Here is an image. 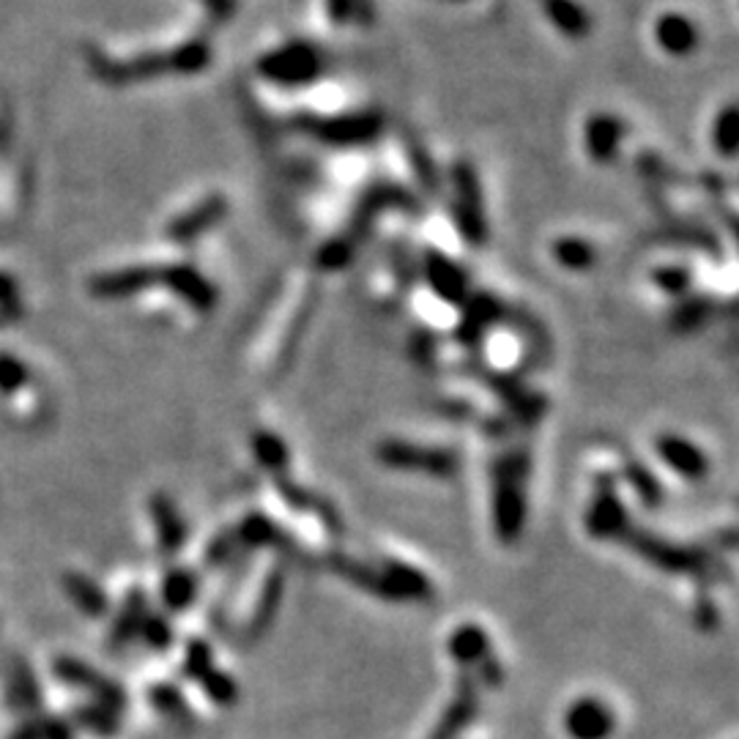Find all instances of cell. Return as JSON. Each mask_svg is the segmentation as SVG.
<instances>
[{
  "instance_id": "1",
  "label": "cell",
  "mask_w": 739,
  "mask_h": 739,
  "mask_svg": "<svg viewBox=\"0 0 739 739\" xmlns=\"http://www.w3.org/2000/svg\"><path fill=\"white\" fill-rule=\"evenodd\" d=\"M526 474H529V460L520 452L504 454L493 465V526H496V536L504 542H515L523 531Z\"/></svg>"
},
{
  "instance_id": "2",
  "label": "cell",
  "mask_w": 739,
  "mask_h": 739,
  "mask_svg": "<svg viewBox=\"0 0 739 739\" xmlns=\"http://www.w3.org/2000/svg\"><path fill=\"white\" fill-rule=\"evenodd\" d=\"M299 129L312 140L334 148H356L378 140L383 131V118L378 113H348L323 118V115H304L299 118Z\"/></svg>"
},
{
  "instance_id": "3",
  "label": "cell",
  "mask_w": 739,
  "mask_h": 739,
  "mask_svg": "<svg viewBox=\"0 0 739 739\" xmlns=\"http://www.w3.org/2000/svg\"><path fill=\"white\" fill-rule=\"evenodd\" d=\"M255 71L263 80L274 82L282 88L307 85L315 80L323 71V58L312 44L307 42H290L282 47L272 49V53L261 55L255 63Z\"/></svg>"
},
{
  "instance_id": "4",
  "label": "cell",
  "mask_w": 739,
  "mask_h": 739,
  "mask_svg": "<svg viewBox=\"0 0 739 739\" xmlns=\"http://www.w3.org/2000/svg\"><path fill=\"white\" fill-rule=\"evenodd\" d=\"M452 219L469 244L480 246L487 239L485 206H482L480 173L471 162H458L452 168Z\"/></svg>"
},
{
  "instance_id": "5",
  "label": "cell",
  "mask_w": 739,
  "mask_h": 739,
  "mask_svg": "<svg viewBox=\"0 0 739 739\" xmlns=\"http://www.w3.org/2000/svg\"><path fill=\"white\" fill-rule=\"evenodd\" d=\"M378 458L392 469L405 471H422L430 476H449L458 469V460L449 449L438 447H416V443L405 441H383L378 447Z\"/></svg>"
},
{
  "instance_id": "6",
  "label": "cell",
  "mask_w": 739,
  "mask_h": 739,
  "mask_svg": "<svg viewBox=\"0 0 739 739\" xmlns=\"http://www.w3.org/2000/svg\"><path fill=\"white\" fill-rule=\"evenodd\" d=\"M422 274H425L432 293L441 301H447V304L463 307L465 299L471 296L465 272L452 261V257L443 255V252L427 250L425 255H422Z\"/></svg>"
},
{
  "instance_id": "7",
  "label": "cell",
  "mask_w": 739,
  "mask_h": 739,
  "mask_svg": "<svg viewBox=\"0 0 739 739\" xmlns=\"http://www.w3.org/2000/svg\"><path fill=\"white\" fill-rule=\"evenodd\" d=\"M564 728L573 739H608L616 728L613 709L597 695H580L564 715Z\"/></svg>"
},
{
  "instance_id": "8",
  "label": "cell",
  "mask_w": 739,
  "mask_h": 739,
  "mask_svg": "<svg viewBox=\"0 0 739 739\" xmlns=\"http://www.w3.org/2000/svg\"><path fill=\"white\" fill-rule=\"evenodd\" d=\"M655 447L662 463L671 471H677V474H682L684 480H704L706 471H709V458L690 438L677 436V432H662Z\"/></svg>"
},
{
  "instance_id": "9",
  "label": "cell",
  "mask_w": 739,
  "mask_h": 739,
  "mask_svg": "<svg viewBox=\"0 0 739 739\" xmlns=\"http://www.w3.org/2000/svg\"><path fill=\"white\" fill-rule=\"evenodd\" d=\"M624 124L611 113H597L589 118L584 129V146L586 153L594 159L597 164H611L616 159L619 146H622Z\"/></svg>"
},
{
  "instance_id": "10",
  "label": "cell",
  "mask_w": 739,
  "mask_h": 739,
  "mask_svg": "<svg viewBox=\"0 0 739 739\" xmlns=\"http://www.w3.org/2000/svg\"><path fill=\"white\" fill-rule=\"evenodd\" d=\"M624 509L622 501L616 498V490H613V480L611 476H602L600 487H597V498L591 501L589 518H586V526L594 536H616L624 531Z\"/></svg>"
},
{
  "instance_id": "11",
  "label": "cell",
  "mask_w": 739,
  "mask_h": 739,
  "mask_svg": "<svg viewBox=\"0 0 739 739\" xmlns=\"http://www.w3.org/2000/svg\"><path fill=\"white\" fill-rule=\"evenodd\" d=\"M164 282L173 288L175 296H181L195 310L208 312L217 304V290H213V285L195 266H170L168 274H164Z\"/></svg>"
},
{
  "instance_id": "12",
  "label": "cell",
  "mask_w": 739,
  "mask_h": 739,
  "mask_svg": "<svg viewBox=\"0 0 739 739\" xmlns=\"http://www.w3.org/2000/svg\"><path fill=\"white\" fill-rule=\"evenodd\" d=\"M463 307H465V312L458 323V339L463 345H476L482 337H485L487 328L498 321V315H501V304H498L493 296L480 293V296H469Z\"/></svg>"
},
{
  "instance_id": "13",
  "label": "cell",
  "mask_w": 739,
  "mask_h": 739,
  "mask_svg": "<svg viewBox=\"0 0 739 739\" xmlns=\"http://www.w3.org/2000/svg\"><path fill=\"white\" fill-rule=\"evenodd\" d=\"M228 213V200L222 195H211L200 203V206L189 208L184 217H178L170 228V239L175 241H192L197 235H203L206 230H211L213 224H219V219Z\"/></svg>"
},
{
  "instance_id": "14",
  "label": "cell",
  "mask_w": 739,
  "mask_h": 739,
  "mask_svg": "<svg viewBox=\"0 0 739 739\" xmlns=\"http://www.w3.org/2000/svg\"><path fill=\"white\" fill-rule=\"evenodd\" d=\"M655 38L668 55L684 58L698 47V27L684 14H662L655 25Z\"/></svg>"
},
{
  "instance_id": "15",
  "label": "cell",
  "mask_w": 739,
  "mask_h": 739,
  "mask_svg": "<svg viewBox=\"0 0 739 739\" xmlns=\"http://www.w3.org/2000/svg\"><path fill=\"white\" fill-rule=\"evenodd\" d=\"M378 578L383 580V594L403 597V600H419V597L430 594V584H427L425 575L419 569L408 567V564L394 562V558L386 562V567H383V573Z\"/></svg>"
},
{
  "instance_id": "16",
  "label": "cell",
  "mask_w": 739,
  "mask_h": 739,
  "mask_svg": "<svg viewBox=\"0 0 739 739\" xmlns=\"http://www.w3.org/2000/svg\"><path fill=\"white\" fill-rule=\"evenodd\" d=\"M151 520H153V529H157L159 547H162V551L173 553L186 536L184 518H181V512L175 509V504L170 501L168 496H153L151 498Z\"/></svg>"
},
{
  "instance_id": "17",
  "label": "cell",
  "mask_w": 739,
  "mask_h": 739,
  "mask_svg": "<svg viewBox=\"0 0 739 739\" xmlns=\"http://www.w3.org/2000/svg\"><path fill=\"white\" fill-rule=\"evenodd\" d=\"M487 649H490V640H487V633L480 627V624H463L452 633L449 638V655L460 662V666H480L482 660L487 657Z\"/></svg>"
},
{
  "instance_id": "18",
  "label": "cell",
  "mask_w": 739,
  "mask_h": 739,
  "mask_svg": "<svg viewBox=\"0 0 739 739\" xmlns=\"http://www.w3.org/2000/svg\"><path fill=\"white\" fill-rule=\"evenodd\" d=\"M547 20L567 38H584L589 33V14L575 0H542Z\"/></svg>"
},
{
  "instance_id": "19",
  "label": "cell",
  "mask_w": 739,
  "mask_h": 739,
  "mask_svg": "<svg viewBox=\"0 0 739 739\" xmlns=\"http://www.w3.org/2000/svg\"><path fill=\"white\" fill-rule=\"evenodd\" d=\"M551 252L558 266L569 268V272H589L597 261L594 246L586 239H578V235H562V239L553 241Z\"/></svg>"
},
{
  "instance_id": "20",
  "label": "cell",
  "mask_w": 739,
  "mask_h": 739,
  "mask_svg": "<svg viewBox=\"0 0 739 739\" xmlns=\"http://www.w3.org/2000/svg\"><path fill=\"white\" fill-rule=\"evenodd\" d=\"M63 584H66V591H69L71 602H74L80 611L91 613V616H99V613L107 608V597H104L102 586H99L96 580L88 578V575L66 573Z\"/></svg>"
},
{
  "instance_id": "21",
  "label": "cell",
  "mask_w": 739,
  "mask_h": 739,
  "mask_svg": "<svg viewBox=\"0 0 739 739\" xmlns=\"http://www.w3.org/2000/svg\"><path fill=\"white\" fill-rule=\"evenodd\" d=\"M197 594L195 575L186 569H170L162 580V600L170 611H184Z\"/></svg>"
},
{
  "instance_id": "22",
  "label": "cell",
  "mask_w": 739,
  "mask_h": 739,
  "mask_svg": "<svg viewBox=\"0 0 739 739\" xmlns=\"http://www.w3.org/2000/svg\"><path fill=\"white\" fill-rule=\"evenodd\" d=\"M148 282H153V274L148 268H129V272L109 274L96 282V293L102 296H129L137 290L146 288Z\"/></svg>"
},
{
  "instance_id": "23",
  "label": "cell",
  "mask_w": 739,
  "mask_h": 739,
  "mask_svg": "<svg viewBox=\"0 0 739 739\" xmlns=\"http://www.w3.org/2000/svg\"><path fill=\"white\" fill-rule=\"evenodd\" d=\"M737 131H739V115L737 107L728 104L720 115L715 118V126H712V146L720 157L731 159L737 153Z\"/></svg>"
},
{
  "instance_id": "24",
  "label": "cell",
  "mask_w": 739,
  "mask_h": 739,
  "mask_svg": "<svg viewBox=\"0 0 739 739\" xmlns=\"http://www.w3.org/2000/svg\"><path fill=\"white\" fill-rule=\"evenodd\" d=\"M252 452H255V458L261 460L266 469L277 471L288 465V447H285L282 438L274 436V432L268 430L252 432Z\"/></svg>"
},
{
  "instance_id": "25",
  "label": "cell",
  "mask_w": 739,
  "mask_h": 739,
  "mask_svg": "<svg viewBox=\"0 0 739 739\" xmlns=\"http://www.w3.org/2000/svg\"><path fill=\"white\" fill-rule=\"evenodd\" d=\"M279 602H282V573H272V578L263 586V597L257 600L255 619H252V633H261L272 624V616L277 613Z\"/></svg>"
},
{
  "instance_id": "26",
  "label": "cell",
  "mask_w": 739,
  "mask_h": 739,
  "mask_svg": "<svg viewBox=\"0 0 739 739\" xmlns=\"http://www.w3.org/2000/svg\"><path fill=\"white\" fill-rule=\"evenodd\" d=\"M356 252V241L350 235H337V239L326 241L317 252V266L326 268V272H339L350 263Z\"/></svg>"
},
{
  "instance_id": "27",
  "label": "cell",
  "mask_w": 739,
  "mask_h": 739,
  "mask_svg": "<svg viewBox=\"0 0 739 739\" xmlns=\"http://www.w3.org/2000/svg\"><path fill=\"white\" fill-rule=\"evenodd\" d=\"M200 684L208 693V698L217 701V704H222V706L233 704V701L239 698V688H235V682L228 677V673L219 671V668H211V671L200 679Z\"/></svg>"
},
{
  "instance_id": "28",
  "label": "cell",
  "mask_w": 739,
  "mask_h": 739,
  "mask_svg": "<svg viewBox=\"0 0 739 739\" xmlns=\"http://www.w3.org/2000/svg\"><path fill=\"white\" fill-rule=\"evenodd\" d=\"M213 668V651L206 640L195 638L189 646H186V657H184V671L186 677H195L200 682L208 671Z\"/></svg>"
},
{
  "instance_id": "29",
  "label": "cell",
  "mask_w": 739,
  "mask_h": 739,
  "mask_svg": "<svg viewBox=\"0 0 739 739\" xmlns=\"http://www.w3.org/2000/svg\"><path fill=\"white\" fill-rule=\"evenodd\" d=\"M208 60H211V55H208V47L203 42L184 44V47L173 53L175 71H181V74H195L203 66H208Z\"/></svg>"
},
{
  "instance_id": "30",
  "label": "cell",
  "mask_w": 739,
  "mask_h": 739,
  "mask_svg": "<svg viewBox=\"0 0 739 739\" xmlns=\"http://www.w3.org/2000/svg\"><path fill=\"white\" fill-rule=\"evenodd\" d=\"M709 312L712 304L706 299H688L679 307L677 315H673V326H677L679 332H690V328L701 326V323L709 317Z\"/></svg>"
},
{
  "instance_id": "31",
  "label": "cell",
  "mask_w": 739,
  "mask_h": 739,
  "mask_svg": "<svg viewBox=\"0 0 739 739\" xmlns=\"http://www.w3.org/2000/svg\"><path fill=\"white\" fill-rule=\"evenodd\" d=\"M655 282L662 293L682 296L690 290V272L682 266H662L660 272H655Z\"/></svg>"
},
{
  "instance_id": "32",
  "label": "cell",
  "mask_w": 739,
  "mask_h": 739,
  "mask_svg": "<svg viewBox=\"0 0 739 739\" xmlns=\"http://www.w3.org/2000/svg\"><path fill=\"white\" fill-rule=\"evenodd\" d=\"M405 151H408V162L414 164L416 175L422 178V184L425 186H438V175H436V168H432V162L427 159L425 148L419 146L416 140H411V137H405Z\"/></svg>"
},
{
  "instance_id": "33",
  "label": "cell",
  "mask_w": 739,
  "mask_h": 739,
  "mask_svg": "<svg viewBox=\"0 0 739 739\" xmlns=\"http://www.w3.org/2000/svg\"><path fill=\"white\" fill-rule=\"evenodd\" d=\"M140 633L146 635L148 644L157 646V649H164V646H170V640H173V630H170V624L164 622V619H159V616H146V619H142Z\"/></svg>"
},
{
  "instance_id": "34",
  "label": "cell",
  "mask_w": 739,
  "mask_h": 739,
  "mask_svg": "<svg viewBox=\"0 0 739 739\" xmlns=\"http://www.w3.org/2000/svg\"><path fill=\"white\" fill-rule=\"evenodd\" d=\"M22 383H25V367L20 361L0 356V389L3 392H14Z\"/></svg>"
},
{
  "instance_id": "35",
  "label": "cell",
  "mask_w": 739,
  "mask_h": 739,
  "mask_svg": "<svg viewBox=\"0 0 739 739\" xmlns=\"http://www.w3.org/2000/svg\"><path fill=\"white\" fill-rule=\"evenodd\" d=\"M326 11L332 22H348L359 16L361 0H326Z\"/></svg>"
},
{
  "instance_id": "36",
  "label": "cell",
  "mask_w": 739,
  "mask_h": 739,
  "mask_svg": "<svg viewBox=\"0 0 739 739\" xmlns=\"http://www.w3.org/2000/svg\"><path fill=\"white\" fill-rule=\"evenodd\" d=\"M203 3L208 5V11H213V14H219V16L230 14V9H233V5H230V0H203Z\"/></svg>"
}]
</instances>
